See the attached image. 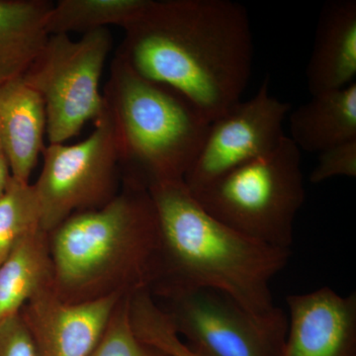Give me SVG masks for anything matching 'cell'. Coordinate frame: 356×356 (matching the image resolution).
<instances>
[{
	"label": "cell",
	"mask_w": 356,
	"mask_h": 356,
	"mask_svg": "<svg viewBox=\"0 0 356 356\" xmlns=\"http://www.w3.org/2000/svg\"><path fill=\"white\" fill-rule=\"evenodd\" d=\"M116 55L212 122L242 100L252 76V26L247 9L231 0H151Z\"/></svg>",
	"instance_id": "1"
},
{
	"label": "cell",
	"mask_w": 356,
	"mask_h": 356,
	"mask_svg": "<svg viewBox=\"0 0 356 356\" xmlns=\"http://www.w3.org/2000/svg\"><path fill=\"white\" fill-rule=\"evenodd\" d=\"M161 232V267L153 296L210 288L229 295L257 316L280 310L270 283L289 261L290 250L243 236L209 214L184 180L147 187Z\"/></svg>",
	"instance_id": "2"
},
{
	"label": "cell",
	"mask_w": 356,
	"mask_h": 356,
	"mask_svg": "<svg viewBox=\"0 0 356 356\" xmlns=\"http://www.w3.org/2000/svg\"><path fill=\"white\" fill-rule=\"evenodd\" d=\"M54 291L65 303L132 295L156 284L161 232L146 185L123 177L99 209L76 213L48 233Z\"/></svg>",
	"instance_id": "3"
},
{
	"label": "cell",
	"mask_w": 356,
	"mask_h": 356,
	"mask_svg": "<svg viewBox=\"0 0 356 356\" xmlns=\"http://www.w3.org/2000/svg\"><path fill=\"white\" fill-rule=\"evenodd\" d=\"M125 177L149 185L184 180L211 122L175 89L136 74L115 55L103 91Z\"/></svg>",
	"instance_id": "4"
},
{
	"label": "cell",
	"mask_w": 356,
	"mask_h": 356,
	"mask_svg": "<svg viewBox=\"0 0 356 356\" xmlns=\"http://www.w3.org/2000/svg\"><path fill=\"white\" fill-rule=\"evenodd\" d=\"M191 193L229 228L269 247L290 250L295 219L306 197L301 151L286 136L271 153Z\"/></svg>",
	"instance_id": "5"
},
{
	"label": "cell",
	"mask_w": 356,
	"mask_h": 356,
	"mask_svg": "<svg viewBox=\"0 0 356 356\" xmlns=\"http://www.w3.org/2000/svg\"><path fill=\"white\" fill-rule=\"evenodd\" d=\"M111 48L107 28L79 40L50 35L22 76L43 100L49 144H65L86 123L95 124L106 115L100 79Z\"/></svg>",
	"instance_id": "6"
},
{
	"label": "cell",
	"mask_w": 356,
	"mask_h": 356,
	"mask_svg": "<svg viewBox=\"0 0 356 356\" xmlns=\"http://www.w3.org/2000/svg\"><path fill=\"white\" fill-rule=\"evenodd\" d=\"M93 125L86 139L42 151L43 168L33 186L47 233L72 215L99 209L120 191V154L108 112Z\"/></svg>",
	"instance_id": "7"
},
{
	"label": "cell",
	"mask_w": 356,
	"mask_h": 356,
	"mask_svg": "<svg viewBox=\"0 0 356 356\" xmlns=\"http://www.w3.org/2000/svg\"><path fill=\"white\" fill-rule=\"evenodd\" d=\"M178 336L197 356H280L287 331L282 309L257 316L229 295L195 288L161 297Z\"/></svg>",
	"instance_id": "8"
},
{
	"label": "cell",
	"mask_w": 356,
	"mask_h": 356,
	"mask_svg": "<svg viewBox=\"0 0 356 356\" xmlns=\"http://www.w3.org/2000/svg\"><path fill=\"white\" fill-rule=\"evenodd\" d=\"M291 105L269 92L266 79L250 99L211 122L200 153L184 182L191 192L225 173L271 153L286 137L283 123Z\"/></svg>",
	"instance_id": "9"
},
{
	"label": "cell",
	"mask_w": 356,
	"mask_h": 356,
	"mask_svg": "<svg viewBox=\"0 0 356 356\" xmlns=\"http://www.w3.org/2000/svg\"><path fill=\"white\" fill-rule=\"evenodd\" d=\"M124 296L70 304L48 288L30 299L20 315L39 356H90Z\"/></svg>",
	"instance_id": "10"
},
{
	"label": "cell",
	"mask_w": 356,
	"mask_h": 356,
	"mask_svg": "<svg viewBox=\"0 0 356 356\" xmlns=\"http://www.w3.org/2000/svg\"><path fill=\"white\" fill-rule=\"evenodd\" d=\"M287 331L280 356H356V293L330 287L288 295Z\"/></svg>",
	"instance_id": "11"
},
{
	"label": "cell",
	"mask_w": 356,
	"mask_h": 356,
	"mask_svg": "<svg viewBox=\"0 0 356 356\" xmlns=\"http://www.w3.org/2000/svg\"><path fill=\"white\" fill-rule=\"evenodd\" d=\"M356 1L334 0L321 13L306 69L312 96L355 83Z\"/></svg>",
	"instance_id": "12"
},
{
	"label": "cell",
	"mask_w": 356,
	"mask_h": 356,
	"mask_svg": "<svg viewBox=\"0 0 356 356\" xmlns=\"http://www.w3.org/2000/svg\"><path fill=\"white\" fill-rule=\"evenodd\" d=\"M46 130L43 100L23 77L0 84V147L15 179L30 182Z\"/></svg>",
	"instance_id": "13"
},
{
	"label": "cell",
	"mask_w": 356,
	"mask_h": 356,
	"mask_svg": "<svg viewBox=\"0 0 356 356\" xmlns=\"http://www.w3.org/2000/svg\"><path fill=\"white\" fill-rule=\"evenodd\" d=\"M289 125V139L309 153L356 140V83L312 96L290 113Z\"/></svg>",
	"instance_id": "14"
},
{
	"label": "cell",
	"mask_w": 356,
	"mask_h": 356,
	"mask_svg": "<svg viewBox=\"0 0 356 356\" xmlns=\"http://www.w3.org/2000/svg\"><path fill=\"white\" fill-rule=\"evenodd\" d=\"M53 2L0 0V84L24 76L44 48Z\"/></svg>",
	"instance_id": "15"
},
{
	"label": "cell",
	"mask_w": 356,
	"mask_h": 356,
	"mask_svg": "<svg viewBox=\"0 0 356 356\" xmlns=\"http://www.w3.org/2000/svg\"><path fill=\"white\" fill-rule=\"evenodd\" d=\"M54 288L48 233L39 229L0 264V322L20 313L35 295Z\"/></svg>",
	"instance_id": "16"
},
{
	"label": "cell",
	"mask_w": 356,
	"mask_h": 356,
	"mask_svg": "<svg viewBox=\"0 0 356 356\" xmlns=\"http://www.w3.org/2000/svg\"><path fill=\"white\" fill-rule=\"evenodd\" d=\"M151 0H60L53 4L49 35L86 33L119 26L124 30L139 19Z\"/></svg>",
	"instance_id": "17"
},
{
	"label": "cell",
	"mask_w": 356,
	"mask_h": 356,
	"mask_svg": "<svg viewBox=\"0 0 356 356\" xmlns=\"http://www.w3.org/2000/svg\"><path fill=\"white\" fill-rule=\"evenodd\" d=\"M39 229H43L34 186L13 177L0 197V264Z\"/></svg>",
	"instance_id": "18"
},
{
	"label": "cell",
	"mask_w": 356,
	"mask_h": 356,
	"mask_svg": "<svg viewBox=\"0 0 356 356\" xmlns=\"http://www.w3.org/2000/svg\"><path fill=\"white\" fill-rule=\"evenodd\" d=\"M130 320L134 332L143 343L168 356H197L178 336L170 318L149 290L131 296Z\"/></svg>",
	"instance_id": "19"
},
{
	"label": "cell",
	"mask_w": 356,
	"mask_h": 356,
	"mask_svg": "<svg viewBox=\"0 0 356 356\" xmlns=\"http://www.w3.org/2000/svg\"><path fill=\"white\" fill-rule=\"evenodd\" d=\"M132 295H126L117 304L102 341L90 356H168L143 343L134 332L130 320Z\"/></svg>",
	"instance_id": "20"
},
{
	"label": "cell",
	"mask_w": 356,
	"mask_h": 356,
	"mask_svg": "<svg viewBox=\"0 0 356 356\" xmlns=\"http://www.w3.org/2000/svg\"><path fill=\"white\" fill-rule=\"evenodd\" d=\"M356 177V140H348L318 153L317 165L309 177L318 184L334 177Z\"/></svg>",
	"instance_id": "21"
},
{
	"label": "cell",
	"mask_w": 356,
	"mask_h": 356,
	"mask_svg": "<svg viewBox=\"0 0 356 356\" xmlns=\"http://www.w3.org/2000/svg\"><path fill=\"white\" fill-rule=\"evenodd\" d=\"M0 356H39L20 313L0 322Z\"/></svg>",
	"instance_id": "22"
},
{
	"label": "cell",
	"mask_w": 356,
	"mask_h": 356,
	"mask_svg": "<svg viewBox=\"0 0 356 356\" xmlns=\"http://www.w3.org/2000/svg\"><path fill=\"white\" fill-rule=\"evenodd\" d=\"M11 179H13V173H11L8 159H7L3 149L0 147V197L6 191Z\"/></svg>",
	"instance_id": "23"
}]
</instances>
